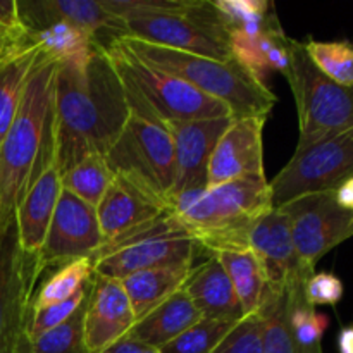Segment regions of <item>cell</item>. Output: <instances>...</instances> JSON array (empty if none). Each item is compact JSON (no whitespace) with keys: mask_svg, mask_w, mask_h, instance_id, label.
<instances>
[{"mask_svg":"<svg viewBox=\"0 0 353 353\" xmlns=\"http://www.w3.org/2000/svg\"><path fill=\"white\" fill-rule=\"evenodd\" d=\"M128 117L126 90L102 47L97 45L85 61L57 62L54 164L59 174L88 155H105Z\"/></svg>","mask_w":353,"mask_h":353,"instance_id":"cell-1","label":"cell"},{"mask_svg":"<svg viewBox=\"0 0 353 353\" xmlns=\"http://www.w3.org/2000/svg\"><path fill=\"white\" fill-rule=\"evenodd\" d=\"M57 61L41 50L24 88L16 119L0 145V228L55 157Z\"/></svg>","mask_w":353,"mask_h":353,"instance_id":"cell-2","label":"cell"},{"mask_svg":"<svg viewBox=\"0 0 353 353\" xmlns=\"http://www.w3.org/2000/svg\"><path fill=\"white\" fill-rule=\"evenodd\" d=\"M272 209L265 174L247 176L214 188L188 190L169 202V212L209 255L248 250L252 228Z\"/></svg>","mask_w":353,"mask_h":353,"instance_id":"cell-3","label":"cell"},{"mask_svg":"<svg viewBox=\"0 0 353 353\" xmlns=\"http://www.w3.org/2000/svg\"><path fill=\"white\" fill-rule=\"evenodd\" d=\"M117 40L145 64L176 76L205 95L226 103L234 119L268 117L278 102L268 85L255 78L234 59L221 62L131 37H121Z\"/></svg>","mask_w":353,"mask_h":353,"instance_id":"cell-4","label":"cell"},{"mask_svg":"<svg viewBox=\"0 0 353 353\" xmlns=\"http://www.w3.org/2000/svg\"><path fill=\"white\" fill-rule=\"evenodd\" d=\"M126 90V88H124ZM130 117L105 154L114 176H121L169 210L174 186V143L157 116L138 95L126 90Z\"/></svg>","mask_w":353,"mask_h":353,"instance_id":"cell-5","label":"cell"},{"mask_svg":"<svg viewBox=\"0 0 353 353\" xmlns=\"http://www.w3.org/2000/svg\"><path fill=\"white\" fill-rule=\"evenodd\" d=\"M283 76L288 79L299 114L295 152L353 130V88L327 79L307 57L302 41L290 38V68Z\"/></svg>","mask_w":353,"mask_h":353,"instance_id":"cell-6","label":"cell"},{"mask_svg":"<svg viewBox=\"0 0 353 353\" xmlns=\"http://www.w3.org/2000/svg\"><path fill=\"white\" fill-rule=\"evenodd\" d=\"M200 252L195 240L171 212L102 245L92 257L99 276L124 279L134 272L171 265H195Z\"/></svg>","mask_w":353,"mask_h":353,"instance_id":"cell-7","label":"cell"},{"mask_svg":"<svg viewBox=\"0 0 353 353\" xmlns=\"http://www.w3.org/2000/svg\"><path fill=\"white\" fill-rule=\"evenodd\" d=\"M103 50L109 54L124 88L140 97L162 123H186L233 117L226 103L205 95L190 83L145 64L114 40Z\"/></svg>","mask_w":353,"mask_h":353,"instance_id":"cell-8","label":"cell"},{"mask_svg":"<svg viewBox=\"0 0 353 353\" xmlns=\"http://www.w3.org/2000/svg\"><path fill=\"white\" fill-rule=\"evenodd\" d=\"M126 37L216 61H233L230 31L214 2L193 0L181 14L128 19Z\"/></svg>","mask_w":353,"mask_h":353,"instance_id":"cell-9","label":"cell"},{"mask_svg":"<svg viewBox=\"0 0 353 353\" xmlns=\"http://www.w3.org/2000/svg\"><path fill=\"white\" fill-rule=\"evenodd\" d=\"M37 257L23 250L16 216L0 228V353H30L31 302L38 283Z\"/></svg>","mask_w":353,"mask_h":353,"instance_id":"cell-10","label":"cell"},{"mask_svg":"<svg viewBox=\"0 0 353 353\" xmlns=\"http://www.w3.org/2000/svg\"><path fill=\"white\" fill-rule=\"evenodd\" d=\"M353 176V130L295 152L272 179V207L312 193L334 192Z\"/></svg>","mask_w":353,"mask_h":353,"instance_id":"cell-11","label":"cell"},{"mask_svg":"<svg viewBox=\"0 0 353 353\" xmlns=\"http://www.w3.org/2000/svg\"><path fill=\"white\" fill-rule=\"evenodd\" d=\"M281 209L292 221L300 268L309 274L316 272L317 262L327 252L353 236V210L338 205L333 192L303 195Z\"/></svg>","mask_w":353,"mask_h":353,"instance_id":"cell-12","label":"cell"},{"mask_svg":"<svg viewBox=\"0 0 353 353\" xmlns=\"http://www.w3.org/2000/svg\"><path fill=\"white\" fill-rule=\"evenodd\" d=\"M105 243L95 207L62 190L47 236L37 255L38 276L81 259H92Z\"/></svg>","mask_w":353,"mask_h":353,"instance_id":"cell-13","label":"cell"},{"mask_svg":"<svg viewBox=\"0 0 353 353\" xmlns=\"http://www.w3.org/2000/svg\"><path fill=\"white\" fill-rule=\"evenodd\" d=\"M233 117L186 123H161L169 131L174 143L176 174L171 199L188 190H205L209 162L217 141L231 124ZM169 199V202H171Z\"/></svg>","mask_w":353,"mask_h":353,"instance_id":"cell-14","label":"cell"},{"mask_svg":"<svg viewBox=\"0 0 353 353\" xmlns=\"http://www.w3.org/2000/svg\"><path fill=\"white\" fill-rule=\"evenodd\" d=\"M265 121L268 117H233L210 157L207 188L247 176L264 174L262 131Z\"/></svg>","mask_w":353,"mask_h":353,"instance_id":"cell-15","label":"cell"},{"mask_svg":"<svg viewBox=\"0 0 353 353\" xmlns=\"http://www.w3.org/2000/svg\"><path fill=\"white\" fill-rule=\"evenodd\" d=\"M17 3L26 31L38 30L54 21H68L86 31L102 48L109 47L117 38L126 37V23L105 9L102 0H34Z\"/></svg>","mask_w":353,"mask_h":353,"instance_id":"cell-16","label":"cell"},{"mask_svg":"<svg viewBox=\"0 0 353 353\" xmlns=\"http://www.w3.org/2000/svg\"><path fill=\"white\" fill-rule=\"evenodd\" d=\"M137 323L119 279L93 274L85 314V343L90 353H102L123 340Z\"/></svg>","mask_w":353,"mask_h":353,"instance_id":"cell-17","label":"cell"},{"mask_svg":"<svg viewBox=\"0 0 353 353\" xmlns=\"http://www.w3.org/2000/svg\"><path fill=\"white\" fill-rule=\"evenodd\" d=\"M248 250L257 257L268 288H283L293 278H309L300 268L288 214L278 207L265 214L252 228Z\"/></svg>","mask_w":353,"mask_h":353,"instance_id":"cell-18","label":"cell"},{"mask_svg":"<svg viewBox=\"0 0 353 353\" xmlns=\"http://www.w3.org/2000/svg\"><path fill=\"white\" fill-rule=\"evenodd\" d=\"M95 210L105 243L169 212L121 176H114Z\"/></svg>","mask_w":353,"mask_h":353,"instance_id":"cell-19","label":"cell"},{"mask_svg":"<svg viewBox=\"0 0 353 353\" xmlns=\"http://www.w3.org/2000/svg\"><path fill=\"white\" fill-rule=\"evenodd\" d=\"M61 192V174L55 164H52L41 172L17 207L16 223L19 243L31 257H37L43 245Z\"/></svg>","mask_w":353,"mask_h":353,"instance_id":"cell-20","label":"cell"},{"mask_svg":"<svg viewBox=\"0 0 353 353\" xmlns=\"http://www.w3.org/2000/svg\"><path fill=\"white\" fill-rule=\"evenodd\" d=\"M183 288L202 317L224 321H241L245 317L233 283L216 255L193 265Z\"/></svg>","mask_w":353,"mask_h":353,"instance_id":"cell-21","label":"cell"},{"mask_svg":"<svg viewBox=\"0 0 353 353\" xmlns=\"http://www.w3.org/2000/svg\"><path fill=\"white\" fill-rule=\"evenodd\" d=\"M200 319L202 314L199 312L185 288H181L168 300L159 303L147 316L138 319L128 336L161 350Z\"/></svg>","mask_w":353,"mask_h":353,"instance_id":"cell-22","label":"cell"},{"mask_svg":"<svg viewBox=\"0 0 353 353\" xmlns=\"http://www.w3.org/2000/svg\"><path fill=\"white\" fill-rule=\"evenodd\" d=\"M193 265H171L134 272L121 279L137 321L185 286Z\"/></svg>","mask_w":353,"mask_h":353,"instance_id":"cell-23","label":"cell"},{"mask_svg":"<svg viewBox=\"0 0 353 353\" xmlns=\"http://www.w3.org/2000/svg\"><path fill=\"white\" fill-rule=\"evenodd\" d=\"M40 54L41 48L30 40L0 64V145L16 119L28 78Z\"/></svg>","mask_w":353,"mask_h":353,"instance_id":"cell-24","label":"cell"},{"mask_svg":"<svg viewBox=\"0 0 353 353\" xmlns=\"http://www.w3.org/2000/svg\"><path fill=\"white\" fill-rule=\"evenodd\" d=\"M216 257L219 259L228 278L233 283L245 317L259 314L268 283L257 257L250 250L221 252Z\"/></svg>","mask_w":353,"mask_h":353,"instance_id":"cell-25","label":"cell"},{"mask_svg":"<svg viewBox=\"0 0 353 353\" xmlns=\"http://www.w3.org/2000/svg\"><path fill=\"white\" fill-rule=\"evenodd\" d=\"M26 33L33 43L57 62L85 61L97 47L95 40L86 31L68 21H54Z\"/></svg>","mask_w":353,"mask_h":353,"instance_id":"cell-26","label":"cell"},{"mask_svg":"<svg viewBox=\"0 0 353 353\" xmlns=\"http://www.w3.org/2000/svg\"><path fill=\"white\" fill-rule=\"evenodd\" d=\"M259 314L262 319V353H302L290 331L286 286L265 288Z\"/></svg>","mask_w":353,"mask_h":353,"instance_id":"cell-27","label":"cell"},{"mask_svg":"<svg viewBox=\"0 0 353 353\" xmlns=\"http://www.w3.org/2000/svg\"><path fill=\"white\" fill-rule=\"evenodd\" d=\"M114 179L105 155H88L61 176L62 190L88 205L97 207Z\"/></svg>","mask_w":353,"mask_h":353,"instance_id":"cell-28","label":"cell"},{"mask_svg":"<svg viewBox=\"0 0 353 353\" xmlns=\"http://www.w3.org/2000/svg\"><path fill=\"white\" fill-rule=\"evenodd\" d=\"M278 21L265 28L261 34H245L241 31H231L230 33V50L231 57L243 65L248 72L264 81V76L269 72L268 55L269 50L285 37Z\"/></svg>","mask_w":353,"mask_h":353,"instance_id":"cell-29","label":"cell"},{"mask_svg":"<svg viewBox=\"0 0 353 353\" xmlns=\"http://www.w3.org/2000/svg\"><path fill=\"white\" fill-rule=\"evenodd\" d=\"M303 50L314 65L336 85L353 88V43L352 41H302Z\"/></svg>","mask_w":353,"mask_h":353,"instance_id":"cell-30","label":"cell"},{"mask_svg":"<svg viewBox=\"0 0 353 353\" xmlns=\"http://www.w3.org/2000/svg\"><path fill=\"white\" fill-rule=\"evenodd\" d=\"M93 274H95V271H93L92 259H81V261L71 262V264L57 269L40 286V292L31 302V310L47 309L54 303L71 299L76 292H79L93 278Z\"/></svg>","mask_w":353,"mask_h":353,"instance_id":"cell-31","label":"cell"},{"mask_svg":"<svg viewBox=\"0 0 353 353\" xmlns=\"http://www.w3.org/2000/svg\"><path fill=\"white\" fill-rule=\"evenodd\" d=\"M214 6L219 10L230 33L241 31L255 37L278 21L274 14L269 12L271 3L268 0H216Z\"/></svg>","mask_w":353,"mask_h":353,"instance_id":"cell-32","label":"cell"},{"mask_svg":"<svg viewBox=\"0 0 353 353\" xmlns=\"http://www.w3.org/2000/svg\"><path fill=\"white\" fill-rule=\"evenodd\" d=\"M88 300L65 323L31 338L30 353H90L85 343V314Z\"/></svg>","mask_w":353,"mask_h":353,"instance_id":"cell-33","label":"cell"},{"mask_svg":"<svg viewBox=\"0 0 353 353\" xmlns=\"http://www.w3.org/2000/svg\"><path fill=\"white\" fill-rule=\"evenodd\" d=\"M240 321L202 317L176 340L161 348V353H212Z\"/></svg>","mask_w":353,"mask_h":353,"instance_id":"cell-34","label":"cell"},{"mask_svg":"<svg viewBox=\"0 0 353 353\" xmlns=\"http://www.w3.org/2000/svg\"><path fill=\"white\" fill-rule=\"evenodd\" d=\"M92 279H90L79 292H76L71 299L64 300V302L54 303V305L47 307V309L31 310L30 326H28L30 340L31 338L38 336V334L45 333V331L52 330V327L59 326V324L65 323V321H68L69 317L88 300L90 290H92Z\"/></svg>","mask_w":353,"mask_h":353,"instance_id":"cell-35","label":"cell"},{"mask_svg":"<svg viewBox=\"0 0 353 353\" xmlns=\"http://www.w3.org/2000/svg\"><path fill=\"white\" fill-rule=\"evenodd\" d=\"M119 19H137V17L162 16V14H181L188 10L193 0H102Z\"/></svg>","mask_w":353,"mask_h":353,"instance_id":"cell-36","label":"cell"},{"mask_svg":"<svg viewBox=\"0 0 353 353\" xmlns=\"http://www.w3.org/2000/svg\"><path fill=\"white\" fill-rule=\"evenodd\" d=\"M212 353H262L261 314L243 317Z\"/></svg>","mask_w":353,"mask_h":353,"instance_id":"cell-37","label":"cell"},{"mask_svg":"<svg viewBox=\"0 0 353 353\" xmlns=\"http://www.w3.org/2000/svg\"><path fill=\"white\" fill-rule=\"evenodd\" d=\"M343 283L333 272H314L303 283V299L310 307L336 305L343 299Z\"/></svg>","mask_w":353,"mask_h":353,"instance_id":"cell-38","label":"cell"},{"mask_svg":"<svg viewBox=\"0 0 353 353\" xmlns=\"http://www.w3.org/2000/svg\"><path fill=\"white\" fill-rule=\"evenodd\" d=\"M0 26L14 34L24 37L26 30L23 26L17 0H0Z\"/></svg>","mask_w":353,"mask_h":353,"instance_id":"cell-39","label":"cell"},{"mask_svg":"<svg viewBox=\"0 0 353 353\" xmlns=\"http://www.w3.org/2000/svg\"><path fill=\"white\" fill-rule=\"evenodd\" d=\"M28 43H30V37H28V33L24 34V37H19V34L10 33V31H7L6 28L0 26V64Z\"/></svg>","mask_w":353,"mask_h":353,"instance_id":"cell-40","label":"cell"},{"mask_svg":"<svg viewBox=\"0 0 353 353\" xmlns=\"http://www.w3.org/2000/svg\"><path fill=\"white\" fill-rule=\"evenodd\" d=\"M102 353H161V350L154 347H148V345L141 343V341L134 340L131 336H124L123 340H119L117 343H114L112 347L107 348Z\"/></svg>","mask_w":353,"mask_h":353,"instance_id":"cell-41","label":"cell"},{"mask_svg":"<svg viewBox=\"0 0 353 353\" xmlns=\"http://www.w3.org/2000/svg\"><path fill=\"white\" fill-rule=\"evenodd\" d=\"M334 200L340 207L347 210H353V176L345 179L340 186L333 192Z\"/></svg>","mask_w":353,"mask_h":353,"instance_id":"cell-42","label":"cell"},{"mask_svg":"<svg viewBox=\"0 0 353 353\" xmlns=\"http://www.w3.org/2000/svg\"><path fill=\"white\" fill-rule=\"evenodd\" d=\"M338 347H340V353H353V326H347L340 331Z\"/></svg>","mask_w":353,"mask_h":353,"instance_id":"cell-43","label":"cell"}]
</instances>
